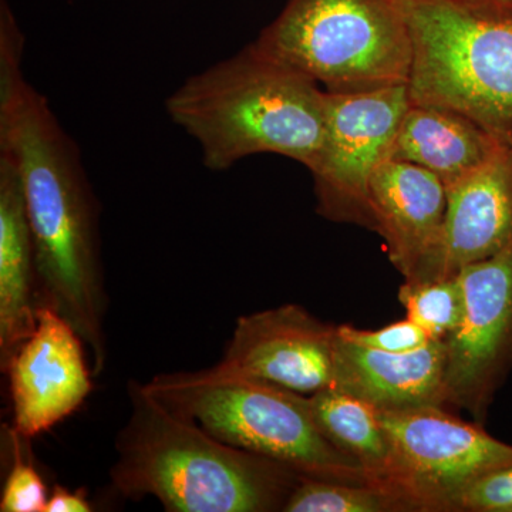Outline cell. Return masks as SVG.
<instances>
[{
    "instance_id": "cell-15",
    "label": "cell",
    "mask_w": 512,
    "mask_h": 512,
    "mask_svg": "<svg viewBox=\"0 0 512 512\" xmlns=\"http://www.w3.org/2000/svg\"><path fill=\"white\" fill-rule=\"evenodd\" d=\"M35 245L18 167L0 153V369L36 328Z\"/></svg>"
},
{
    "instance_id": "cell-4",
    "label": "cell",
    "mask_w": 512,
    "mask_h": 512,
    "mask_svg": "<svg viewBox=\"0 0 512 512\" xmlns=\"http://www.w3.org/2000/svg\"><path fill=\"white\" fill-rule=\"evenodd\" d=\"M254 43L329 93L399 86L412 73L402 0H288Z\"/></svg>"
},
{
    "instance_id": "cell-5",
    "label": "cell",
    "mask_w": 512,
    "mask_h": 512,
    "mask_svg": "<svg viewBox=\"0 0 512 512\" xmlns=\"http://www.w3.org/2000/svg\"><path fill=\"white\" fill-rule=\"evenodd\" d=\"M146 387L218 440L298 476L370 484L362 466L320 431L305 394L258 380H205L194 372L163 373Z\"/></svg>"
},
{
    "instance_id": "cell-9",
    "label": "cell",
    "mask_w": 512,
    "mask_h": 512,
    "mask_svg": "<svg viewBox=\"0 0 512 512\" xmlns=\"http://www.w3.org/2000/svg\"><path fill=\"white\" fill-rule=\"evenodd\" d=\"M338 326L298 305L241 316L220 362L195 376L247 379L311 396L335 384Z\"/></svg>"
},
{
    "instance_id": "cell-14",
    "label": "cell",
    "mask_w": 512,
    "mask_h": 512,
    "mask_svg": "<svg viewBox=\"0 0 512 512\" xmlns=\"http://www.w3.org/2000/svg\"><path fill=\"white\" fill-rule=\"evenodd\" d=\"M446 367V340H430L413 352L390 353L355 345L338 333L333 387L355 394L379 412L444 407Z\"/></svg>"
},
{
    "instance_id": "cell-17",
    "label": "cell",
    "mask_w": 512,
    "mask_h": 512,
    "mask_svg": "<svg viewBox=\"0 0 512 512\" xmlns=\"http://www.w3.org/2000/svg\"><path fill=\"white\" fill-rule=\"evenodd\" d=\"M308 397L313 419L326 439L362 466L370 484L387 491L390 444L379 410L336 387Z\"/></svg>"
},
{
    "instance_id": "cell-6",
    "label": "cell",
    "mask_w": 512,
    "mask_h": 512,
    "mask_svg": "<svg viewBox=\"0 0 512 512\" xmlns=\"http://www.w3.org/2000/svg\"><path fill=\"white\" fill-rule=\"evenodd\" d=\"M413 39L410 100L512 136V20L480 18L453 0H402Z\"/></svg>"
},
{
    "instance_id": "cell-24",
    "label": "cell",
    "mask_w": 512,
    "mask_h": 512,
    "mask_svg": "<svg viewBox=\"0 0 512 512\" xmlns=\"http://www.w3.org/2000/svg\"><path fill=\"white\" fill-rule=\"evenodd\" d=\"M453 2L480 18L512 20V0H453Z\"/></svg>"
},
{
    "instance_id": "cell-2",
    "label": "cell",
    "mask_w": 512,
    "mask_h": 512,
    "mask_svg": "<svg viewBox=\"0 0 512 512\" xmlns=\"http://www.w3.org/2000/svg\"><path fill=\"white\" fill-rule=\"evenodd\" d=\"M130 414L116 437L111 487L128 500L153 497L168 512L282 511L303 477L218 440L147 389L127 384Z\"/></svg>"
},
{
    "instance_id": "cell-1",
    "label": "cell",
    "mask_w": 512,
    "mask_h": 512,
    "mask_svg": "<svg viewBox=\"0 0 512 512\" xmlns=\"http://www.w3.org/2000/svg\"><path fill=\"white\" fill-rule=\"evenodd\" d=\"M23 35L9 5L0 9V153L18 167L32 228L37 302L76 329L92 355L93 375L107 362L99 202L79 148L52 107L23 77Z\"/></svg>"
},
{
    "instance_id": "cell-13",
    "label": "cell",
    "mask_w": 512,
    "mask_h": 512,
    "mask_svg": "<svg viewBox=\"0 0 512 512\" xmlns=\"http://www.w3.org/2000/svg\"><path fill=\"white\" fill-rule=\"evenodd\" d=\"M375 231L394 266L412 279L436 251L447 208V187L419 165L383 160L369 184Z\"/></svg>"
},
{
    "instance_id": "cell-23",
    "label": "cell",
    "mask_w": 512,
    "mask_h": 512,
    "mask_svg": "<svg viewBox=\"0 0 512 512\" xmlns=\"http://www.w3.org/2000/svg\"><path fill=\"white\" fill-rule=\"evenodd\" d=\"M93 505L87 498L86 491H70L62 485H55L49 494L45 512H90Z\"/></svg>"
},
{
    "instance_id": "cell-8",
    "label": "cell",
    "mask_w": 512,
    "mask_h": 512,
    "mask_svg": "<svg viewBox=\"0 0 512 512\" xmlns=\"http://www.w3.org/2000/svg\"><path fill=\"white\" fill-rule=\"evenodd\" d=\"M410 104L407 84L359 93L326 92L325 140L309 170L322 217L375 231L370 178L386 160Z\"/></svg>"
},
{
    "instance_id": "cell-19",
    "label": "cell",
    "mask_w": 512,
    "mask_h": 512,
    "mask_svg": "<svg viewBox=\"0 0 512 512\" xmlns=\"http://www.w3.org/2000/svg\"><path fill=\"white\" fill-rule=\"evenodd\" d=\"M403 511L396 498L372 484L303 477L284 505L285 512Z\"/></svg>"
},
{
    "instance_id": "cell-20",
    "label": "cell",
    "mask_w": 512,
    "mask_h": 512,
    "mask_svg": "<svg viewBox=\"0 0 512 512\" xmlns=\"http://www.w3.org/2000/svg\"><path fill=\"white\" fill-rule=\"evenodd\" d=\"M12 466L3 485L0 497L2 512H45L49 494L45 481L32 461L23 454V447L30 440L18 436L12 427L8 429Z\"/></svg>"
},
{
    "instance_id": "cell-3",
    "label": "cell",
    "mask_w": 512,
    "mask_h": 512,
    "mask_svg": "<svg viewBox=\"0 0 512 512\" xmlns=\"http://www.w3.org/2000/svg\"><path fill=\"white\" fill-rule=\"evenodd\" d=\"M165 109L212 171L264 153L311 170L325 140L326 90L254 42L185 80Z\"/></svg>"
},
{
    "instance_id": "cell-12",
    "label": "cell",
    "mask_w": 512,
    "mask_h": 512,
    "mask_svg": "<svg viewBox=\"0 0 512 512\" xmlns=\"http://www.w3.org/2000/svg\"><path fill=\"white\" fill-rule=\"evenodd\" d=\"M512 247V144L447 187V208L436 251L407 281L457 275L464 266Z\"/></svg>"
},
{
    "instance_id": "cell-22",
    "label": "cell",
    "mask_w": 512,
    "mask_h": 512,
    "mask_svg": "<svg viewBox=\"0 0 512 512\" xmlns=\"http://www.w3.org/2000/svg\"><path fill=\"white\" fill-rule=\"evenodd\" d=\"M340 338L363 346L390 353L413 352L430 342L429 335L410 319L390 323L382 329L363 330L353 326H338Z\"/></svg>"
},
{
    "instance_id": "cell-10",
    "label": "cell",
    "mask_w": 512,
    "mask_h": 512,
    "mask_svg": "<svg viewBox=\"0 0 512 512\" xmlns=\"http://www.w3.org/2000/svg\"><path fill=\"white\" fill-rule=\"evenodd\" d=\"M464 315L446 340L447 403L481 412L512 359V247L457 274Z\"/></svg>"
},
{
    "instance_id": "cell-21",
    "label": "cell",
    "mask_w": 512,
    "mask_h": 512,
    "mask_svg": "<svg viewBox=\"0 0 512 512\" xmlns=\"http://www.w3.org/2000/svg\"><path fill=\"white\" fill-rule=\"evenodd\" d=\"M447 511L512 512V464L468 484L450 501Z\"/></svg>"
},
{
    "instance_id": "cell-16",
    "label": "cell",
    "mask_w": 512,
    "mask_h": 512,
    "mask_svg": "<svg viewBox=\"0 0 512 512\" xmlns=\"http://www.w3.org/2000/svg\"><path fill=\"white\" fill-rule=\"evenodd\" d=\"M504 141L456 111L412 103L386 160L419 165L448 187L490 160Z\"/></svg>"
},
{
    "instance_id": "cell-18",
    "label": "cell",
    "mask_w": 512,
    "mask_h": 512,
    "mask_svg": "<svg viewBox=\"0 0 512 512\" xmlns=\"http://www.w3.org/2000/svg\"><path fill=\"white\" fill-rule=\"evenodd\" d=\"M399 299L412 320L431 340H447L464 315L463 286L457 275L430 281H406Z\"/></svg>"
},
{
    "instance_id": "cell-7",
    "label": "cell",
    "mask_w": 512,
    "mask_h": 512,
    "mask_svg": "<svg viewBox=\"0 0 512 512\" xmlns=\"http://www.w3.org/2000/svg\"><path fill=\"white\" fill-rule=\"evenodd\" d=\"M390 444L387 491L403 510L447 511L477 478L512 464V446L443 407L380 412Z\"/></svg>"
},
{
    "instance_id": "cell-25",
    "label": "cell",
    "mask_w": 512,
    "mask_h": 512,
    "mask_svg": "<svg viewBox=\"0 0 512 512\" xmlns=\"http://www.w3.org/2000/svg\"><path fill=\"white\" fill-rule=\"evenodd\" d=\"M508 141H510V143L512 144V136L508 138Z\"/></svg>"
},
{
    "instance_id": "cell-11",
    "label": "cell",
    "mask_w": 512,
    "mask_h": 512,
    "mask_svg": "<svg viewBox=\"0 0 512 512\" xmlns=\"http://www.w3.org/2000/svg\"><path fill=\"white\" fill-rule=\"evenodd\" d=\"M83 339L63 316L40 306L36 328L9 365L12 430L35 439L72 416L93 390Z\"/></svg>"
}]
</instances>
